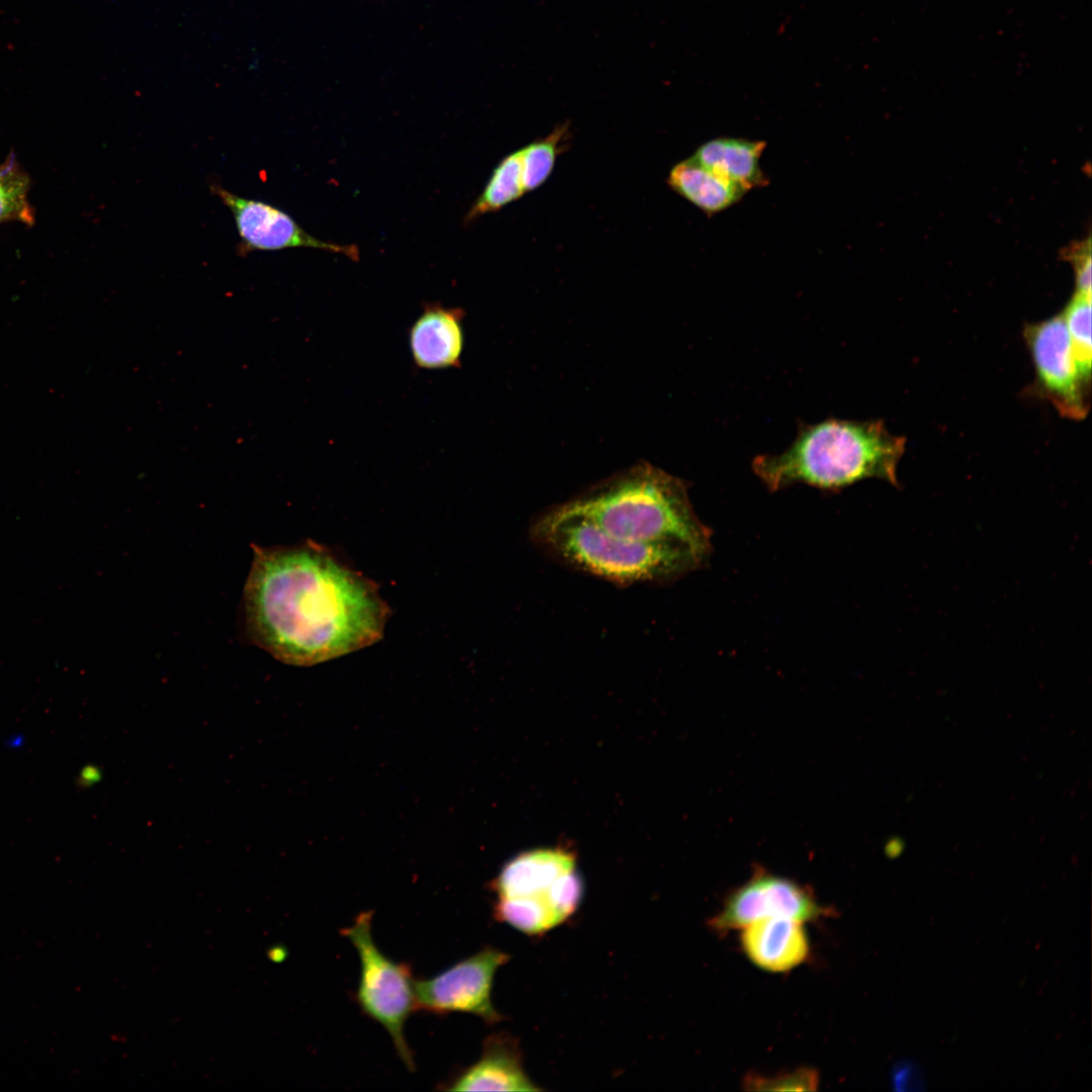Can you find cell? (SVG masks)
Instances as JSON below:
<instances>
[{"instance_id":"5b68a950","label":"cell","mask_w":1092,"mask_h":1092,"mask_svg":"<svg viewBox=\"0 0 1092 1092\" xmlns=\"http://www.w3.org/2000/svg\"><path fill=\"white\" fill-rule=\"evenodd\" d=\"M574 856L563 849H537L511 859L493 883L496 920L529 935L567 920L582 898Z\"/></svg>"},{"instance_id":"e0dca14e","label":"cell","mask_w":1092,"mask_h":1092,"mask_svg":"<svg viewBox=\"0 0 1092 1092\" xmlns=\"http://www.w3.org/2000/svg\"><path fill=\"white\" fill-rule=\"evenodd\" d=\"M569 138V125L563 123L546 136L520 150L522 181L526 193L537 189L549 178L558 156L565 151Z\"/></svg>"},{"instance_id":"9c48e42d","label":"cell","mask_w":1092,"mask_h":1092,"mask_svg":"<svg viewBox=\"0 0 1092 1092\" xmlns=\"http://www.w3.org/2000/svg\"><path fill=\"white\" fill-rule=\"evenodd\" d=\"M210 191L229 208L240 238L241 256L255 251H279L288 248H312L340 254L351 260L360 258L356 245H340L320 240L305 232L288 213L261 200L241 197L219 184Z\"/></svg>"},{"instance_id":"277c9868","label":"cell","mask_w":1092,"mask_h":1092,"mask_svg":"<svg viewBox=\"0 0 1092 1092\" xmlns=\"http://www.w3.org/2000/svg\"><path fill=\"white\" fill-rule=\"evenodd\" d=\"M530 534L535 544L565 564L621 585L671 580L704 563L680 549L618 538L572 502L537 518Z\"/></svg>"},{"instance_id":"5bb4252c","label":"cell","mask_w":1092,"mask_h":1092,"mask_svg":"<svg viewBox=\"0 0 1092 1092\" xmlns=\"http://www.w3.org/2000/svg\"><path fill=\"white\" fill-rule=\"evenodd\" d=\"M765 148L764 141L720 136L702 144L692 158L747 192L768 184L760 167Z\"/></svg>"},{"instance_id":"ba28073f","label":"cell","mask_w":1092,"mask_h":1092,"mask_svg":"<svg viewBox=\"0 0 1092 1092\" xmlns=\"http://www.w3.org/2000/svg\"><path fill=\"white\" fill-rule=\"evenodd\" d=\"M832 912L819 904L807 887L758 868L749 880L727 896L722 909L709 924L712 929L723 932L743 928L767 917L782 916L805 922Z\"/></svg>"},{"instance_id":"44dd1931","label":"cell","mask_w":1092,"mask_h":1092,"mask_svg":"<svg viewBox=\"0 0 1092 1092\" xmlns=\"http://www.w3.org/2000/svg\"><path fill=\"white\" fill-rule=\"evenodd\" d=\"M1067 258L1072 262L1076 275V292L1091 296V242L1086 241L1074 244L1066 251Z\"/></svg>"},{"instance_id":"ffe728a7","label":"cell","mask_w":1092,"mask_h":1092,"mask_svg":"<svg viewBox=\"0 0 1092 1092\" xmlns=\"http://www.w3.org/2000/svg\"><path fill=\"white\" fill-rule=\"evenodd\" d=\"M819 1076L810 1068H799L775 1076L750 1074L745 1076L743 1085L753 1091H814L817 1089Z\"/></svg>"},{"instance_id":"ac0fdd59","label":"cell","mask_w":1092,"mask_h":1092,"mask_svg":"<svg viewBox=\"0 0 1092 1092\" xmlns=\"http://www.w3.org/2000/svg\"><path fill=\"white\" fill-rule=\"evenodd\" d=\"M1063 317L1068 330L1080 381L1089 392L1091 383V296L1076 292Z\"/></svg>"},{"instance_id":"52a82bcc","label":"cell","mask_w":1092,"mask_h":1092,"mask_svg":"<svg viewBox=\"0 0 1092 1092\" xmlns=\"http://www.w3.org/2000/svg\"><path fill=\"white\" fill-rule=\"evenodd\" d=\"M510 959L509 953L485 946L432 978L415 980L417 1011L469 1013L487 1024L502 1021L491 1002V989L497 969Z\"/></svg>"},{"instance_id":"8fae6325","label":"cell","mask_w":1092,"mask_h":1092,"mask_svg":"<svg viewBox=\"0 0 1092 1092\" xmlns=\"http://www.w3.org/2000/svg\"><path fill=\"white\" fill-rule=\"evenodd\" d=\"M446 1091H541L526 1074L518 1039L496 1032L483 1042L480 1058L442 1084Z\"/></svg>"},{"instance_id":"8992f818","label":"cell","mask_w":1092,"mask_h":1092,"mask_svg":"<svg viewBox=\"0 0 1092 1092\" xmlns=\"http://www.w3.org/2000/svg\"><path fill=\"white\" fill-rule=\"evenodd\" d=\"M372 911L357 915L354 923L341 929L356 948L360 977L355 1001L369 1018L381 1024L390 1035L396 1054L410 1071L415 1060L403 1033L410 1015L417 1011L415 980L411 965L386 957L372 937Z\"/></svg>"},{"instance_id":"4fadbf2b","label":"cell","mask_w":1092,"mask_h":1092,"mask_svg":"<svg viewBox=\"0 0 1092 1092\" xmlns=\"http://www.w3.org/2000/svg\"><path fill=\"white\" fill-rule=\"evenodd\" d=\"M747 958L762 970L775 973L790 971L809 954V942L803 922L782 916L756 920L740 936Z\"/></svg>"},{"instance_id":"3957f363","label":"cell","mask_w":1092,"mask_h":1092,"mask_svg":"<svg viewBox=\"0 0 1092 1092\" xmlns=\"http://www.w3.org/2000/svg\"><path fill=\"white\" fill-rule=\"evenodd\" d=\"M606 532L672 547L705 561L710 530L696 516L687 484L649 464L637 465L571 500Z\"/></svg>"},{"instance_id":"30bf717a","label":"cell","mask_w":1092,"mask_h":1092,"mask_svg":"<svg viewBox=\"0 0 1092 1092\" xmlns=\"http://www.w3.org/2000/svg\"><path fill=\"white\" fill-rule=\"evenodd\" d=\"M1024 335L1043 396L1061 415L1083 419L1089 392L1080 381L1063 314L1027 326Z\"/></svg>"},{"instance_id":"7c38bea8","label":"cell","mask_w":1092,"mask_h":1092,"mask_svg":"<svg viewBox=\"0 0 1092 1092\" xmlns=\"http://www.w3.org/2000/svg\"><path fill=\"white\" fill-rule=\"evenodd\" d=\"M463 310L429 303L410 331L414 363L422 369L458 367L464 346Z\"/></svg>"},{"instance_id":"6da1fadb","label":"cell","mask_w":1092,"mask_h":1092,"mask_svg":"<svg viewBox=\"0 0 1092 1092\" xmlns=\"http://www.w3.org/2000/svg\"><path fill=\"white\" fill-rule=\"evenodd\" d=\"M253 549L246 623L274 657L310 665L380 639L387 608L370 581L314 545Z\"/></svg>"},{"instance_id":"7a4b0ae2","label":"cell","mask_w":1092,"mask_h":1092,"mask_svg":"<svg viewBox=\"0 0 1092 1092\" xmlns=\"http://www.w3.org/2000/svg\"><path fill=\"white\" fill-rule=\"evenodd\" d=\"M904 449L905 438L890 434L882 421L828 419L800 425L785 452L755 457L752 469L772 491L800 482L839 490L867 478L897 485Z\"/></svg>"},{"instance_id":"9a60e30c","label":"cell","mask_w":1092,"mask_h":1092,"mask_svg":"<svg viewBox=\"0 0 1092 1092\" xmlns=\"http://www.w3.org/2000/svg\"><path fill=\"white\" fill-rule=\"evenodd\" d=\"M668 186L697 208L713 215L736 204L746 193L692 157L675 164L667 176Z\"/></svg>"},{"instance_id":"d6986e66","label":"cell","mask_w":1092,"mask_h":1092,"mask_svg":"<svg viewBox=\"0 0 1092 1092\" xmlns=\"http://www.w3.org/2000/svg\"><path fill=\"white\" fill-rule=\"evenodd\" d=\"M27 189L28 178L18 169L13 157L0 165V221L19 219L31 223Z\"/></svg>"},{"instance_id":"2e32d148","label":"cell","mask_w":1092,"mask_h":1092,"mask_svg":"<svg viewBox=\"0 0 1092 1092\" xmlns=\"http://www.w3.org/2000/svg\"><path fill=\"white\" fill-rule=\"evenodd\" d=\"M520 150L506 156L493 169L482 192L464 217L470 223L480 216L497 211L525 194Z\"/></svg>"}]
</instances>
